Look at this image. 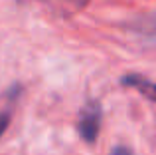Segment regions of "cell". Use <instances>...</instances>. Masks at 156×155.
<instances>
[{
	"label": "cell",
	"mask_w": 156,
	"mask_h": 155,
	"mask_svg": "<svg viewBox=\"0 0 156 155\" xmlns=\"http://www.w3.org/2000/svg\"><path fill=\"white\" fill-rule=\"evenodd\" d=\"M101 121H103V108L97 100H89L79 112V119H77V131L79 137L87 145L97 143L101 131Z\"/></svg>",
	"instance_id": "1"
},
{
	"label": "cell",
	"mask_w": 156,
	"mask_h": 155,
	"mask_svg": "<svg viewBox=\"0 0 156 155\" xmlns=\"http://www.w3.org/2000/svg\"><path fill=\"white\" fill-rule=\"evenodd\" d=\"M20 96H22V85L20 84H12L6 92L0 96V137L6 133L8 125L12 121L16 108H18Z\"/></svg>",
	"instance_id": "2"
},
{
	"label": "cell",
	"mask_w": 156,
	"mask_h": 155,
	"mask_svg": "<svg viewBox=\"0 0 156 155\" xmlns=\"http://www.w3.org/2000/svg\"><path fill=\"white\" fill-rule=\"evenodd\" d=\"M121 84L126 85V88L136 89V92L142 93L146 100L156 101V84L150 81V80H146L144 76H140V74H126V76L121 78Z\"/></svg>",
	"instance_id": "3"
},
{
	"label": "cell",
	"mask_w": 156,
	"mask_h": 155,
	"mask_svg": "<svg viewBox=\"0 0 156 155\" xmlns=\"http://www.w3.org/2000/svg\"><path fill=\"white\" fill-rule=\"evenodd\" d=\"M46 2H53L65 12H73V10H81L87 4V0H46Z\"/></svg>",
	"instance_id": "4"
},
{
	"label": "cell",
	"mask_w": 156,
	"mask_h": 155,
	"mask_svg": "<svg viewBox=\"0 0 156 155\" xmlns=\"http://www.w3.org/2000/svg\"><path fill=\"white\" fill-rule=\"evenodd\" d=\"M111 155H133V151L126 145H117V147L111 149Z\"/></svg>",
	"instance_id": "5"
}]
</instances>
